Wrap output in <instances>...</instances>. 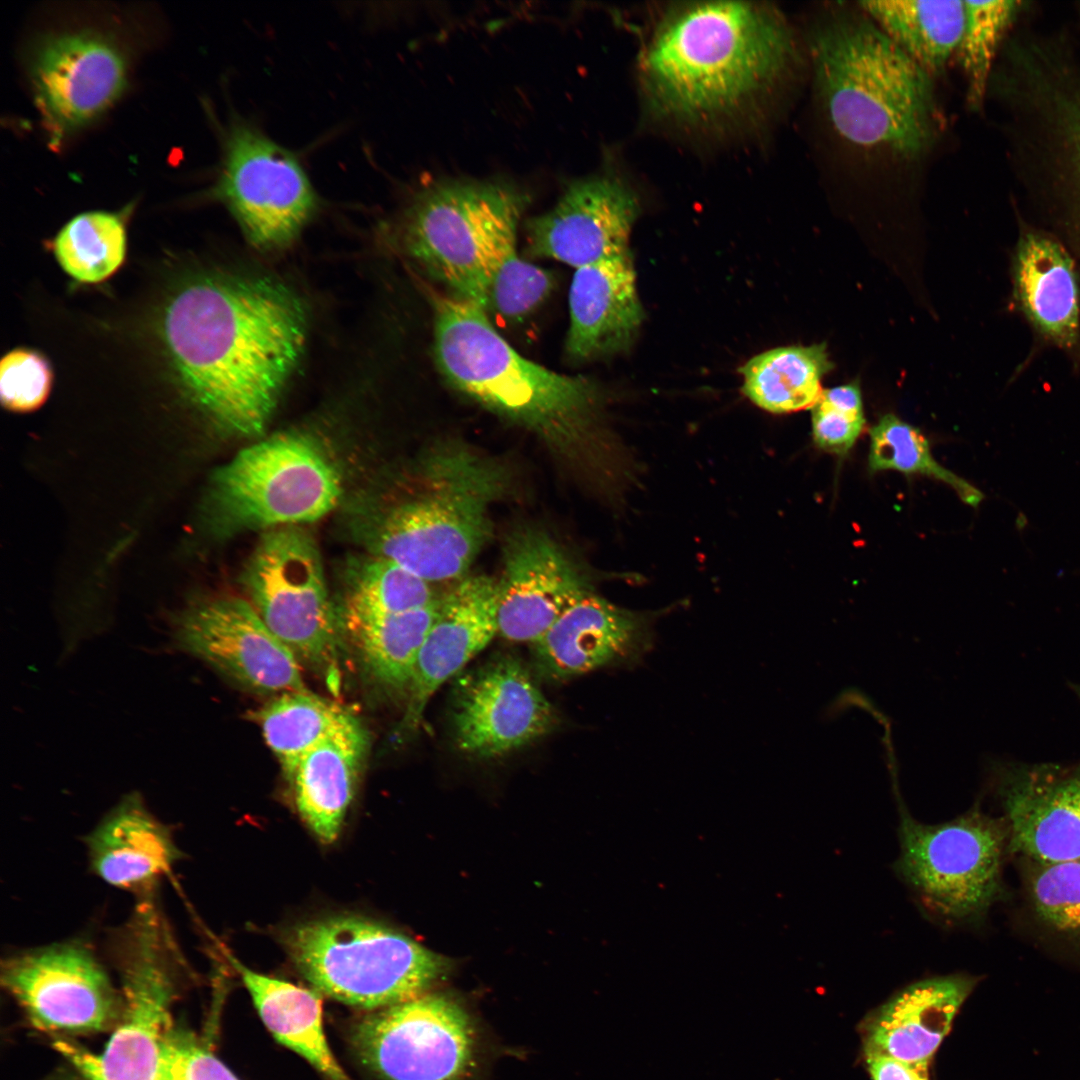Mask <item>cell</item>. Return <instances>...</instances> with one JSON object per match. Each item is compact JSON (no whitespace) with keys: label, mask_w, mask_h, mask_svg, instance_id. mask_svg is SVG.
I'll return each mask as SVG.
<instances>
[{"label":"cell","mask_w":1080,"mask_h":1080,"mask_svg":"<svg viewBox=\"0 0 1080 1080\" xmlns=\"http://www.w3.org/2000/svg\"><path fill=\"white\" fill-rule=\"evenodd\" d=\"M159 320L170 375L187 401L222 430L261 434L303 351L306 313L296 294L261 276L202 271L171 292Z\"/></svg>","instance_id":"obj_1"},{"label":"cell","mask_w":1080,"mask_h":1080,"mask_svg":"<svg viewBox=\"0 0 1080 1080\" xmlns=\"http://www.w3.org/2000/svg\"><path fill=\"white\" fill-rule=\"evenodd\" d=\"M428 296L435 361L453 389L533 433L584 481L615 480L616 448L603 422L598 384L525 358L478 305L431 288Z\"/></svg>","instance_id":"obj_2"},{"label":"cell","mask_w":1080,"mask_h":1080,"mask_svg":"<svg viewBox=\"0 0 1080 1080\" xmlns=\"http://www.w3.org/2000/svg\"><path fill=\"white\" fill-rule=\"evenodd\" d=\"M789 25L749 2L694 4L670 16L652 39L644 77L654 103L682 118L735 109L778 80L794 56Z\"/></svg>","instance_id":"obj_3"},{"label":"cell","mask_w":1080,"mask_h":1080,"mask_svg":"<svg viewBox=\"0 0 1080 1080\" xmlns=\"http://www.w3.org/2000/svg\"><path fill=\"white\" fill-rule=\"evenodd\" d=\"M819 101L834 132L864 150L914 158L933 143L932 77L870 19L827 16L811 38Z\"/></svg>","instance_id":"obj_4"},{"label":"cell","mask_w":1080,"mask_h":1080,"mask_svg":"<svg viewBox=\"0 0 1080 1080\" xmlns=\"http://www.w3.org/2000/svg\"><path fill=\"white\" fill-rule=\"evenodd\" d=\"M417 480L383 518L377 556L428 583L463 579L492 536L491 507L505 494L507 470L453 441L425 455Z\"/></svg>","instance_id":"obj_5"},{"label":"cell","mask_w":1080,"mask_h":1080,"mask_svg":"<svg viewBox=\"0 0 1080 1080\" xmlns=\"http://www.w3.org/2000/svg\"><path fill=\"white\" fill-rule=\"evenodd\" d=\"M528 196L502 181L444 180L420 189L395 224L397 242L449 294L485 311L490 265L517 239Z\"/></svg>","instance_id":"obj_6"},{"label":"cell","mask_w":1080,"mask_h":1080,"mask_svg":"<svg viewBox=\"0 0 1080 1080\" xmlns=\"http://www.w3.org/2000/svg\"><path fill=\"white\" fill-rule=\"evenodd\" d=\"M283 943L317 992L379 1010L425 992L446 977L449 961L390 927L352 915L311 920L289 929Z\"/></svg>","instance_id":"obj_7"},{"label":"cell","mask_w":1080,"mask_h":1080,"mask_svg":"<svg viewBox=\"0 0 1080 1080\" xmlns=\"http://www.w3.org/2000/svg\"><path fill=\"white\" fill-rule=\"evenodd\" d=\"M339 471L310 435L282 432L249 445L211 481L209 511L224 534L300 526L332 511Z\"/></svg>","instance_id":"obj_8"},{"label":"cell","mask_w":1080,"mask_h":1080,"mask_svg":"<svg viewBox=\"0 0 1080 1080\" xmlns=\"http://www.w3.org/2000/svg\"><path fill=\"white\" fill-rule=\"evenodd\" d=\"M118 952L123 1012L104 1050L60 1038L53 1047L85 1080H168L164 1047L179 951L166 926L141 921L123 932Z\"/></svg>","instance_id":"obj_9"},{"label":"cell","mask_w":1080,"mask_h":1080,"mask_svg":"<svg viewBox=\"0 0 1080 1080\" xmlns=\"http://www.w3.org/2000/svg\"><path fill=\"white\" fill-rule=\"evenodd\" d=\"M899 838L896 871L936 920L973 922L1002 895L1004 819L973 809L948 822L924 824L902 810Z\"/></svg>","instance_id":"obj_10"},{"label":"cell","mask_w":1080,"mask_h":1080,"mask_svg":"<svg viewBox=\"0 0 1080 1080\" xmlns=\"http://www.w3.org/2000/svg\"><path fill=\"white\" fill-rule=\"evenodd\" d=\"M243 585L271 632L337 691L342 639L313 537L300 526L264 532L248 560Z\"/></svg>","instance_id":"obj_11"},{"label":"cell","mask_w":1080,"mask_h":1080,"mask_svg":"<svg viewBox=\"0 0 1080 1080\" xmlns=\"http://www.w3.org/2000/svg\"><path fill=\"white\" fill-rule=\"evenodd\" d=\"M353 1045L383 1080H480L487 1059L477 1017L439 992L372 1011L355 1026Z\"/></svg>","instance_id":"obj_12"},{"label":"cell","mask_w":1080,"mask_h":1080,"mask_svg":"<svg viewBox=\"0 0 1080 1080\" xmlns=\"http://www.w3.org/2000/svg\"><path fill=\"white\" fill-rule=\"evenodd\" d=\"M209 194L230 211L248 242L267 252L292 244L318 204L295 156L240 121L227 131L221 171Z\"/></svg>","instance_id":"obj_13"},{"label":"cell","mask_w":1080,"mask_h":1080,"mask_svg":"<svg viewBox=\"0 0 1080 1080\" xmlns=\"http://www.w3.org/2000/svg\"><path fill=\"white\" fill-rule=\"evenodd\" d=\"M0 975L2 986L39 1030L96 1033L114 1029L121 1019V992L83 942L18 952L2 962Z\"/></svg>","instance_id":"obj_14"},{"label":"cell","mask_w":1080,"mask_h":1080,"mask_svg":"<svg viewBox=\"0 0 1080 1080\" xmlns=\"http://www.w3.org/2000/svg\"><path fill=\"white\" fill-rule=\"evenodd\" d=\"M29 76L50 142L60 144L117 101L127 84L128 59L109 34L66 30L36 42Z\"/></svg>","instance_id":"obj_15"},{"label":"cell","mask_w":1080,"mask_h":1080,"mask_svg":"<svg viewBox=\"0 0 1080 1080\" xmlns=\"http://www.w3.org/2000/svg\"><path fill=\"white\" fill-rule=\"evenodd\" d=\"M171 635L177 648L244 688L264 694L307 690L295 655L246 599L194 602L174 616Z\"/></svg>","instance_id":"obj_16"},{"label":"cell","mask_w":1080,"mask_h":1080,"mask_svg":"<svg viewBox=\"0 0 1080 1080\" xmlns=\"http://www.w3.org/2000/svg\"><path fill=\"white\" fill-rule=\"evenodd\" d=\"M553 706L520 660L500 656L456 682L451 725L463 754L492 759L548 734L556 724Z\"/></svg>","instance_id":"obj_17"},{"label":"cell","mask_w":1080,"mask_h":1080,"mask_svg":"<svg viewBox=\"0 0 1080 1080\" xmlns=\"http://www.w3.org/2000/svg\"><path fill=\"white\" fill-rule=\"evenodd\" d=\"M639 208L615 176L576 180L551 209L526 222V251L575 269L626 254Z\"/></svg>","instance_id":"obj_18"},{"label":"cell","mask_w":1080,"mask_h":1080,"mask_svg":"<svg viewBox=\"0 0 1080 1080\" xmlns=\"http://www.w3.org/2000/svg\"><path fill=\"white\" fill-rule=\"evenodd\" d=\"M497 580L498 634L534 643L590 585L561 546L543 529L523 526L506 538Z\"/></svg>","instance_id":"obj_19"},{"label":"cell","mask_w":1080,"mask_h":1080,"mask_svg":"<svg viewBox=\"0 0 1080 1080\" xmlns=\"http://www.w3.org/2000/svg\"><path fill=\"white\" fill-rule=\"evenodd\" d=\"M498 634L497 580L465 576L439 602L420 647L406 694L397 742L414 735L435 692L459 673Z\"/></svg>","instance_id":"obj_20"},{"label":"cell","mask_w":1080,"mask_h":1080,"mask_svg":"<svg viewBox=\"0 0 1080 1080\" xmlns=\"http://www.w3.org/2000/svg\"><path fill=\"white\" fill-rule=\"evenodd\" d=\"M999 794L1009 852L1047 862L1080 858V762L1008 766Z\"/></svg>","instance_id":"obj_21"},{"label":"cell","mask_w":1080,"mask_h":1080,"mask_svg":"<svg viewBox=\"0 0 1080 1080\" xmlns=\"http://www.w3.org/2000/svg\"><path fill=\"white\" fill-rule=\"evenodd\" d=\"M655 614L618 607L592 590L532 643L537 666L563 680L617 664H638L654 643Z\"/></svg>","instance_id":"obj_22"},{"label":"cell","mask_w":1080,"mask_h":1080,"mask_svg":"<svg viewBox=\"0 0 1080 1080\" xmlns=\"http://www.w3.org/2000/svg\"><path fill=\"white\" fill-rule=\"evenodd\" d=\"M565 352L586 363L628 350L644 319L631 252L575 269Z\"/></svg>","instance_id":"obj_23"},{"label":"cell","mask_w":1080,"mask_h":1080,"mask_svg":"<svg viewBox=\"0 0 1080 1080\" xmlns=\"http://www.w3.org/2000/svg\"><path fill=\"white\" fill-rule=\"evenodd\" d=\"M92 871L105 883L149 894L182 857L168 827L138 793L124 796L86 836Z\"/></svg>","instance_id":"obj_24"},{"label":"cell","mask_w":1080,"mask_h":1080,"mask_svg":"<svg viewBox=\"0 0 1080 1080\" xmlns=\"http://www.w3.org/2000/svg\"><path fill=\"white\" fill-rule=\"evenodd\" d=\"M978 979L966 974L926 978L887 1001L868 1029L867 1051L906 1062H929Z\"/></svg>","instance_id":"obj_25"},{"label":"cell","mask_w":1080,"mask_h":1080,"mask_svg":"<svg viewBox=\"0 0 1080 1080\" xmlns=\"http://www.w3.org/2000/svg\"><path fill=\"white\" fill-rule=\"evenodd\" d=\"M367 749L368 733L351 713L304 755L289 781L301 818L325 844L340 834Z\"/></svg>","instance_id":"obj_26"},{"label":"cell","mask_w":1080,"mask_h":1080,"mask_svg":"<svg viewBox=\"0 0 1080 1080\" xmlns=\"http://www.w3.org/2000/svg\"><path fill=\"white\" fill-rule=\"evenodd\" d=\"M1015 292L1034 327L1063 348L1076 345L1080 298L1074 264L1056 241L1027 234L1015 260Z\"/></svg>","instance_id":"obj_27"},{"label":"cell","mask_w":1080,"mask_h":1080,"mask_svg":"<svg viewBox=\"0 0 1080 1080\" xmlns=\"http://www.w3.org/2000/svg\"><path fill=\"white\" fill-rule=\"evenodd\" d=\"M440 600L396 614H356L337 610L342 642L364 676L381 691L407 694L423 640Z\"/></svg>","instance_id":"obj_28"},{"label":"cell","mask_w":1080,"mask_h":1080,"mask_svg":"<svg viewBox=\"0 0 1080 1080\" xmlns=\"http://www.w3.org/2000/svg\"><path fill=\"white\" fill-rule=\"evenodd\" d=\"M228 959L240 975L262 1022L279 1043L303 1057L328 1080H351L326 1038L319 993L255 972L231 955Z\"/></svg>","instance_id":"obj_29"},{"label":"cell","mask_w":1080,"mask_h":1080,"mask_svg":"<svg viewBox=\"0 0 1080 1080\" xmlns=\"http://www.w3.org/2000/svg\"><path fill=\"white\" fill-rule=\"evenodd\" d=\"M870 20L931 77L956 54L964 21V1H861Z\"/></svg>","instance_id":"obj_30"},{"label":"cell","mask_w":1080,"mask_h":1080,"mask_svg":"<svg viewBox=\"0 0 1080 1080\" xmlns=\"http://www.w3.org/2000/svg\"><path fill=\"white\" fill-rule=\"evenodd\" d=\"M832 366L822 343L770 349L751 358L739 372L746 397L781 414L812 408L822 392L821 379Z\"/></svg>","instance_id":"obj_31"},{"label":"cell","mask_w":1080,"mask_h":1080,"mask_svg":"<svg viewBox=\"0 0 1080 1080\" xmlns=\"http://www.w3.org/2000/svg\"><path fill=\"white\" fill-rule=\"evenodd\" d=\"M350 714L307 689L278 694L254 713V719L290 781L304 755Z\"/></svg>","instance_id":"obj_32"},{"label":"cell","mask_w":1080,"mask_h":1080,"mask_svg":"<svg viewBox=\"0 0 1080 1080\" xmlns=\"http://www.w3.org/2000/svg\"><path fill=\"white\" fill-rule=\"evenodd\" d=\"M61 268L74 280L98 284L124 263L127 230L120 213L89 211L68 221L52 244Z\"/></svg>","instance_id":"obj_33"},{"label":"cell","mask_w":1080,"mask_h":1080,"mask_svg":"<svg viewBox=\"0 0 1080 1080\" xmlns=\"http://www.w3.org/2000/svg\"><path fill=\"white\" fill-rule=\"evenodd\" d=\"M430 583L377 556L355 568L337 610L356 614H396L436 602Z\"/></svg>","instance_id":"obj_34"},{"label":"cell","mask_w":1080,"mask_h":1080,"mask_svg":"<svg viewBox=\"0 0 1080 1080\" xmlns=\"http://www.w3.org/2000/svg\"><path fill=\"white\" fill-rule=\"evenodd\" d=\"M870 438L869 467L872 472L896 470L936 478L951 486L963 502L973 507L983 499L978 489L934 459L928 441L918 429L896 416H883L870 430Z\"/></svg>","instance_id":"obj_35"},{"label":"cell","mask_w":1080,"mask_h":1080,"mask_svg":"<svg viewBox=\"0 0 1080 1080\" xmlns=\"http://www.w3.org/2000/svg\"><path fill=\"white\" fill-rule=\"evenodd\" d=\"M1015 1H964L965 21L957 48L967 82L968 103L984 99L998 44L1017 9Z\"/></svg>","instance_id":"obj_36"},{"label":"cell","mask_w":1080,"mask_h":1080,"mask_svg":"<svg viewBox=\"0 0 1080 1080\" xmlns=\"http://www.w3.org/2000/svg\"><path fill=\"white\" fill-rule=\"evenodd\" d=\"M1025 860V886L1037 918L1049 928L1080 934V858Z\"/></svg>","instance_id":"obj_37"},{"label":"cell","mask_w":1080,"mask_h":1080,"mask_svg":"<svg viewBox=\"0 0 1080 1080\" xmlns=\"http://www.w3.org/2000/svg\"><path fill=\"white\" fill-rule=\"evenodd\" d=\"M52 382L49 361L35 350L16 348L1 359L0 398L10 411L25 413L41 407L50 394Z\"/></svg>","instance_id":"obj_38"},{"label":"cell","mask_w":1080,"mask_h":1080,"mask_svg":"<svg viewBox=\"0 0 1080 1080\" xmlns=\"http://www.w3.org/2000/svg\"><path fill=\"white\" fill-rule=\"evenodd\" d=\"M164 1060L168 1080H239L192 1033L173 1026L166 1036Z\"/></svg>","instance_id":"obj_39"},{"label":"cell","mask_w":1080,"mask_h":1080,"mask_svg":"<svg viewBox=\"0 0 1080 1080\" xmlns=\"http://www.w3.org/2000/svg\"><path fill=\"white\" fill-rule=\"evenodd\" d=\"M865 426L863 412L851 411L818 399L812 407V432L822 449L844 455L855 444Z\"/></svg>","instance_id":"obj_40"},{"label":"cell","mask_w":1080,"mask_h":1080,"mask_svg":"<svg viewBox=\"0 0 1080 1080\" xmlns=\"http://www.w3.org/2000/svg\"><path fill=\"white\" fill-rule=\"evenodd\" d=\"M873 1080H929V1062H906L885 1054L866 1051Z\"/></svg>","instance_id":"obj_41"},{"label":"cell","mask_w":1080,"mask_h":1080,"mask_svg":"<svg viewBox=\"0 0 1080 1080\" xmlns=\"http://www.w3.org/2000/svg\"><path fill=\"white\" fill-rule=\"evenodd\" d=\"M1064 128L1072 149L1074 167L1080 181V95L1064 104Z\"/></svg>","instance_id":"obj_42"},{"label":"cell","mask_w":1080,"mask_h":1080,"mask_svg":"<svg viewBox=\"0 0 1080 1080\" xmlns=\"http://www.w3.org/2000/svg\"><path fill=\"white\" fill-rule=\"evenodd\" d=\"M44 1080H81V1079H80V1077H78L76 1075H73L71 1073L61 1072V1073H57V1074H55V1075H53V1076H51V1077H49L47 1079H44Z\"/></svg>","instance_id":"obj_43"},{"label":"cell","mask_w":1080,"mask_h":1080,"mask_svg":"<svg viewBox=\"0 0 1080 1080\" xmlns=\"http://www.w3.org/2000/svg\"><path fill=\"white\" fill-rule=\"evenodd\" d=\"M1074 690H1075L1076 694L1078 695V697L1080 698V686H1075Z\"/></svg>","instance_id":"obj_44"}]
</instances>
